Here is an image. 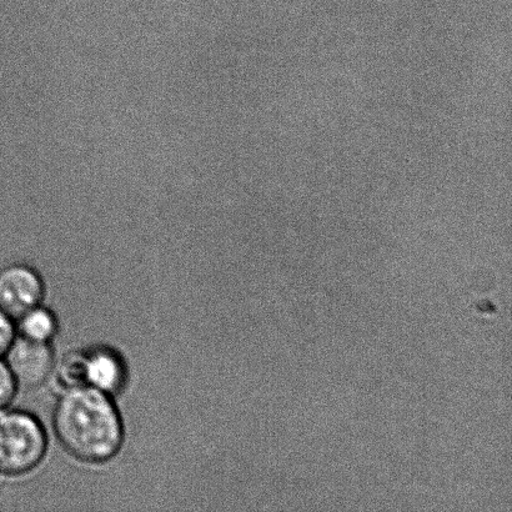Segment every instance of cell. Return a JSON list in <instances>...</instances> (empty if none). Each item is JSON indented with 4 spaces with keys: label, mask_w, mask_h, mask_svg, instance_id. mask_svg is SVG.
Segmentation results:
<instances>
[{
    "label": "cell",
    "mask_w": 512,
    "mask_h": 512,
    "mask_svg": "<svg viewBox=\"0 0 512 512\" xmlns=\"http://www.w3.org/2000/svg\"><path fill=\"white\" fill-rule=\"evenodd\" d=\"M18 385L4 360H0V410L8 408L17 394Z\"/></svg>",
    "instance_id": "cell-8"
},
{
    "label": "cell",
    "mask_w": 512,
    "mask_h": 512,
    "mask_svg": "<svg viewBox=\"0 0 512 512\" xmlns=\"http://www.w3.org/2000/svg\"><path fill=\"white\" fill-rule=\"evenodd\" d=\"M85 386L113 396L123 390L128 370L122 355L108 346L84 350Z\"/></svg>",
    "instance_id": "cell-5"
},
{
    "label": "cell",
    "mask_w": 512,
    "mask_h": 512,
    "mask_svg": "<svg viewBox=\"0 0 512 512\" xmlns=\"http://www.w3.org/2000/svg\"><path fill=\"white\" fill-rule=\"evenodd\" d=\"M54 369L55 378L63 390L85 386L84 351H69Z\"/></svg>",
    "instance_id": "cell-7"
},
{
    "label": "cell",
    "mask_w": 512,
    "mask_h": 512,
    "mask_svg": "<svg viewBox=\"0 0 512 512\" xmlns=\"http://www.w3.org/2000/svg\"><path fill=\"white\" fill-rule=\"evenodd\" d=\"M48 435L37 416L23 410H0V474L19 476L42 463Z\"/></svg>",
    "instance_id": "cell-2"
},
{
    "label": "cell",
    "mask_w": 512,
    "mask_h": 512,
    "mask_svg": "<svg viewBox=\"0 0 512 512\" xmlns=\"http://www.w3.org/2000/svg\"><path fill=\"white\" fill-rule=\"evenodd\" d=\"M15 336H17V330H15L14 320L0 310V358L7 353Z\"/></svg>",
    "instance_id": "cell-9"
},
{
    "label": "cell",
    "mask_w": 512,
    "mask_h": 512,
    "mask_svg": "<svg viewBox=\"0 0 512 512\" xmlns=\"http://www.w3.org/2000/svg\"><path fill=\"white\" fill-rule=\"evenodd\" d=\"M53 429L63 449L83 463H107L123 446V420L112 396L88 386L63 390Z\"/></svg>",
    "instance_id": "cell-1"
},
{
    "label": "cell",
    "mask_w": 512,
    "mask_h": 512,
    "mask_svg": "<svg viewBox=\"0 0 512 512\" xmlns=\"http://www.w3.org/2000/svg\"><path fill=\"white\" fill-rule=\"evenodd\" d=\"M15 323V330L22 338L37 341V343H52L58 334L59 323L52 310L42 305L35 306L27 313L20 315Z\"/></svg>",
    "instance_id": "cell-6"
},
{
    "label": "cell",
    "mask_w": 512,
    "mask_h": 512,
    "mask_svg": "<svg viewBox=\"0 0 512 512\" xmlns=\"http://www.w3.org/2000/svg\"><path fill=\"white\" fill-rule=\"evenodd\" d=\"M44 281L27 264L15 263L0 269V310L13 320L42 304Z\"/></svg>",
    "instance_id": "cell-3"
},
{
    "label": "cell",
    "mask_w": 512,
    "mask_h": 512,
    "mask_svg": "<svg viewBox=\"0 0 512 512\" xmlns=\"http://www.w3.org/2000/svg\"><path fill=\"white\" fill-rule=\"evenodd\" d=\"M18 388L35 389L52 375L55 366L52 346L15 336L3 356Z\"/></svg>",
    "instance_id": "cell-4"
}]
</instances>
